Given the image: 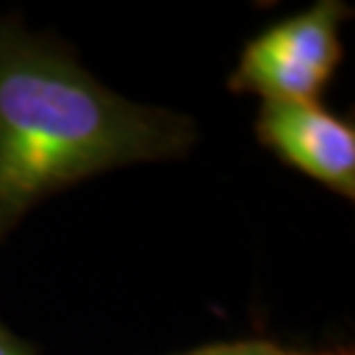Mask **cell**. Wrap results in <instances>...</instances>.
Instances as JSON below:
<instances>
[{"mask_svg": "<svg viewBox=\"0 0 355 355\" xmlns=\"http://www.w3.org/2000/svg\"><path fill=\"white\" fill-rule=\"evenodd\" d=\"M195 140L190 116L116 95L58 40L0 16V240L48 195Z\"/></svg>", "mask_w": 355, "mask_h": 355, "instance_id": "1", "label": "cell"}, {"mask_svg": "<svg viewBox=\"0 0 355 355\" xmlns=\"http://www.w3.org/2000/svg\"><path fill=\"white\" fill-rule=\"evenodd\" d=\"M350 16L353 8L343 0H318L308 11L266 26L242 48L229 89L258 95L263 103H318L343 64L340 26Z\"/></svg>", "mask_w": 355, "mask_h": 355, "instance_id": "2", "label": "cell"}, {"mask_svg": "<svg viewBox=\"0 0 355 355\" xmlns=\"http://www.w3.org/2000/svg\"><path fill=\"white\" fill-rule=\"evenodd\" d=\"M255 137L313 182L355 198V127L321 103H263L255 119Z\"/></svg>", "mask_w": 355, "mask_h": 355, "instance_id": "3", "label": "cell"}, {"mask_svg": "<svg viewBox=\"0 0 355 355\" xmlns=\"http://www.w3.org/2000/svg\"><path fill=\"white\" fill-rule=\"evenodd\" d=\"M182 355H353L350 347H290V345L253 337V340H234V343L205 345Z\"/></svg>", "mask_w": 355, "mask_h": 355, "instance_id": "4", "label": "cell"}, {"mask_svg": "<svg viewBox=\"0 0 355 355\" xmlns=\"http://www.w3.org/2000/svg\"><path fill=\"white\" fill-rule=\"evenodd\" d=\"M0 355H37V350L24 340H19L8 327L0 324Z\"/></svg>", "mask_w": 355, "mask_h": 355, "instance_id": "5", "label": "cell"}]
</instances>
